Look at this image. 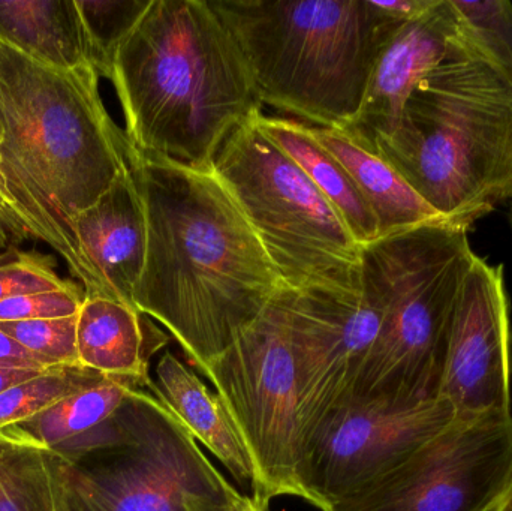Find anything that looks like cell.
<instances>
[{"mask_svg": "<svg viewBox=\"0 0 512 511\" xmlns=\"http://www.w3.org/2000/svg\"><path fill=\"white\" fill-rule=\"evenodd\" d=\"M147 224L141 314L203 372L285 287L236 201L210 170L129 146Z\"/></svg>", "mask_w": 512, "mask_h": 511, "instance_id": "6da1fadb", "label": "cell"}, {"mask_svg": "<svg viewBox=\"0 0 512 511\" xmlns=\"http://www.w3.org/2000/svg\"><path fill=\"white\" fill-rule=\"evenodd\" d=\"M93 65L57 71L0 41V167L42 243L87 297H102L75 219L129 167L125 131L111 119Z\"/></svg>", "mask_w": 512, "mask_h": 511, "instance_id": "7a4b0ae2", "label": "cell"}, {"mask_svg": "<svg viewBox=\"0 0 512 511\" xmlns=\"http://www.w3.org/2000/svg\"><path fill=\"white\" fill-rule=\"evenodd\" d=\"M137 152L210 170L225 141L262 113L248 62L209 0H150L110 62Z\"/></svg>", "mask_w": 512, "mask_h": 511, "instance_id": "3957f363", "label": "cell"}, {"mask_svg": "<svg viewBox=\"0 0 512 511\" xmlns=\"http://www.w3.org/2000/svg\"><path fill=\"white\" fill-rule=\"evenodd\" d=\"M376 153L447 221L472 228L512 201V65L463 21Z\"/></svg>", "mask_w": 512, "mask_h": 511, "instance_id": "277c9868", "label": "cell"}, {"mask_svg": "<svg viewBox=\"0 0 512 511\" xmlns=\"http://www.w3.org/2000/svg\"><path fill=\"white\" fill-rule=\"evenodd\" d=\"M251 69L262 105L318 128L358 116L373 68L403 26L378 0H209Z\"/></svg>", "mask_w": 512, "mask_h": 511, "instance_id": "5b68a950", "label": "cell"}, {"mask_svg": "<svg viewBox=\"0 0 512 511\" xmlns=\"http://www.w3.org/2000/svg\"><path fill=\"white\" fill-rule=\"evenodd\" d=\"M469 230L442 219L361 248V279L381 297L384 317L352 398L439 399L460 290L477 255Z\"/></svg>", "mask_w": 512, "mask_h": 511, "instance_id": "8992f818", "label": "cell"}, {"mask_svg": "<svg viewBox=\"0 0 512 511\" xmlns=\"http://www.w3.org/2000/svg\"><path fill=\"white\" fill-rule=\"evenodd\" d=\"M56 452L60 511H230L242 498L185 425L143 389Z\"/></svg>", "mask_w": 512, "mask_h": 511, "instance_id": "52a82bcc", "label": "cell"}, {"mask_svg": "<svg viewBox=\"0 0 512 511\" xmlns=\"http://www.w3.org/2000/svg\"><path fill=\"white\" fill-rule=\"evenodd\" d=\"M212 171L286 288L361 290V246L348 225L255 119L225 141Z\"/></svg>", "mask_w": 512, "mask_h": 511, "instance_id": "ba28073f", "label": "cell"}, {"mask_svg": "<svg viewBox=\"0 0 512 511\" xmlns=\"http://www.w3.org/2000/svg\"><path fill=\"white\" fill-rule=\"evenodd\" d=\"M201 374L215 387L251 456L256 503L267 509L283 495L307 501L301 483L300 387L288 288L279 290Z\"/></svg>", "mask_w": 512, "mask_h": 511, "instance_id": "9c48e42d", "label": "cell"}, {"mask_svg": "<svg viewBox=\"0 0 512 511\" xmlns=\"http://www.w3.org/2000/svg\"><path fill=\"white\" fill-rule=\"evenodd\" d=\"M512 477V413L454 417L330 511H493Z\"/></svg>", "mask_w": 512, "mask_h": 511, "instance_id": "30bf717a", "label": "cell"}, {"mask_svg": "<svg viewBox=\"0 0 512 511\" xmlns=\"http://www.w3.org/2000/svg\"><path fill=\"white\" fill-rule=\"evenodd\" d=\"M441 399L393 404L351 398L315 429L301 462L307 503L330 511L441 432L454 419Z\"/></svg>", "mask_w": 512, "mask_h": 511, "instance_id": "8fae6325", "label": "cell"}, {"mask_svg": "<svg viewBox=\"0 0 512 511\" xmlns=\"http://www.w3.org/2000/svg\"><path fill=\"white\" fill-rule=\"evenodd\" d=\"M361 290L288 288L300 387L303 452L325 417L354 395L364 362L384 317L381 297L363 281Z\"/></svg>", "mask_w": 512, "mask_h": 511, "instance_id": "7c38bea8", "label": "cell"}, {"mask_svg": "<svg viewBox=\"0 0 512 511\" xmlns=\"http://www.w3.org/2000/svg\"><path fill=\"white\" fill-rule=\"evenodd\" d=\"M511 374L504 266L475 255L460 290L439 399L459 419L511 414Z\"/></svg>", "mask_w": 512, "mask_h": 511, "instance_id": "4fadbf2b", "label": "cell"}, {"mask_svg": "<svg viewBox=\"0 0 512 511\" xmlns=\"http://www.w3.org/2000/svg\"><path fill=\"white\" fill-rule=\"evenodd\" d=\"M462 29L451 0H435L406 21L382 50L358 116L343 131L369 150L393 135L415 87L444 60Z\"/></svg>", "mask_w": 512, "mask_h": 511, "instance_id": "5bb4252c", "label": "cell"}, {"mask_svg": "<svg viewBox=\"0 0 512 511\" xmlns=\"http://www.w3.org/2000/svg\"><path fill=\"white\" fill-rule=\"evenodd\" d=\"M75 234L102 297L135 308V288L146 263L147 224L131 165L93 206L78 215Z\"/></svg>", "mask_w": 512, "mask_h": 511, "instance_id": "9a60e30c", "label": "cell"}, {"mask_svg": "<svg viewBox=\"0 0 512 511\" xmlns=\"http://www.w3.org/2000/svg\"><path fill=\"white\" fill-rule=\"evenodd\" d=\"M150 392L185 425L240 486L254 489L255 468L230 414L201 378L174 354L165 353L155 368Z\"/></svg>", "mask_w": 512, "mask_h": 511, "instance_id": "2e32d148", "label": "cell"}, {"mask_svg": "<svg viewBox=\"0 0 512 511\" xmlns=\"http://www.w3.org/2000/svg\"><path fill=\"white\" fill-rule=\"evenodd\" d=\"M146 315L107 297H84L77 317L81 368L150 389V357L158 350L147 333Z\"/></svg>", "mask_w": 512, "mask_h": 511, "instance_id": "e0dca14e", "label": "cell"}, {"mask_svg": "<svg viewBox=\"0 0 512 511\" xmlns=\"http://www.w3.org/2000/svg\"><path fill=\"white\" fill-rule=\"evenodd\" d=\"M0 41L45 68L95 66L77 0H0Z\"/></svg>", "mask_w": 512, "mask_h": 511, "instance_id": "ac0fdd59", "label": "cell"}, {"mask_svg": "<svg viewBox=\"0 0 512 511\" xmlns=\"http://www.w3.org/2000/svg\"><path fill=\"white\" fill-rule=\"evenodd\" d=\"M310 131L339 159L366 198L378 219L379 237L444 219L396 168L361 146L348 132L318 126H310Z\"/></svg>", "mask_w": 512, "mask_h": 511, "instance_id": "d6986e66", "label": "cell"}, {"mask_svg": "<svg viewBox=\"0 0 512 511\" xmlns=\"http://www.w3.org/2000/svg\"><path fill=\"white\" fill-rule=\"evenodd\" d=\"M255 123L333 204L361 248L379 239L378 219L366 198L339 159L316 140L309 125L262 113Z\"/></svg>", "mask_w": 512, "mask_h": 511, "instance_id": "ffe728a7", "label": "cell"}, {"mask_svg": "<svg viewBox=\"0 0 512 511\" xmlns=\"http://www.w3.org/2000/svg\"><path fill=\"white\" fill-rule=\"evenodd\" d=\"M137 389L134 384L105 377L66 396L38 416L0 432L23 446L56 452L110 420Z\"/></svg>", "mask_w": 512, "mask_h": 511, "instance_id": "44dd1931", "label": "cell"}, {"mask_svg": "<svg viewBox=\"0 0 512 511\" xmlns=\"http://www.w3.org/2000/svg\"><path fill=\"white\" fill-rule=\"evenodd\" d=\"M62 456L15 446L0 453V511H60Z\"/></svg>", "mask_w": 512, "mask_h": 511, "instance_id": "7402d4cb", "label": "cell"}, {"mask_svg": "<svg viewBox=\"0 0 512 511\" xmlns=\"http://www.w3.org/2000/svg\"><path fill=\"white\" fill-rule=\"evenodd\" d=\"M84 368H53L0 393V431L26 422L72 393L104 380Z\"/></svg>", "mask_w": 512, "mask_h": 511, "instance_id": "603a6c76", "label": "cell"}, {"mask_svg": "<svg viewBox=\"0 0 512 511\" xmlns=\"http://www.w3.org/2000/svg\"><path fill=\"white\" fill-rule=\"evenodd\" d=\"M150 0H77L93 50V63L101 77H108L111 57L128 35Z\"/></svg>", "mask_w": 512, "mask_h": 511, "instance_id": "cb8c5ba5", "label": "cell"}, {"mask_svg": "<svg viewBox=\"0 0 512 511\" xmlns=\"http://www.w3.org/2000/svg\"><path fill=\"white\" fill-rule=\"evenodd\" d=\"M77 317L0 323V330L53 365L81 368L77 353Z\"/></svg>", "mask_w": 512, "mask_h": 511, "instance_id": "d4e9b609", "label": "cell"}, {"mask_svg": "<svg viewBox=\"0 0 512 511\" xmlns=\"http://www.w3.org/2000/svg\"><path fill=\"white\" fill-rule=\"evenodd\" d=\"M56 272V263L48 255L35 252H8L0 255V302L26 294L44 293L68 287Z\"/></svg>", "mask_w": 512, "mask_h": 511, "instance_id": "484cf974", "label": "cell"}, {"mask_svg": "<svg viewBox=\"0 0 512 511\" xmlns=\"http://www.w3.org/2000/svg\"><path fill=\"white\" fill-rule=\"evenodd\" d=\"M466 26L512 65V3L508 0H451Z\"/></svg>", "mask_w": 512, "mask_h": 511, "instance_id": "4316f807", "label": "cell"}, {"mask_svg": "<svg viewBox=\"0 0 512 511\" xmlns=\"http://www.w3.org/2000/svg\"><path fill=\"white\" fill-rule=\"evenodd\" d=\"M84 288L74 281L60 290L26 294L0 302V323L74 317L83 305Z\"/></svg>", "mask_w": 512, "mask_h": 511, "instance_id": "83f0119b", "label": "cell"}, {"mask_svg": "<svg viewBox=\"0 0 512 511\" xmlns=\"http://www.w3.org/2000/svg\"><path fill=\"white\" fill-rule=\"evenodd\" d=\"M27 240H39V233L9 191L0 167V255L17 251Z\"/></svg>", "mask_w": 512, "mask_h": 511, "instance_id": "f1b7e54d", "label": "cell"}, {"mask_svg": "<svg viewBox=\"0 0 512 511\" xmlns=\"http://www.w3.org/2000/svg\"><path fill=\"white\" fill-rule=\"evenodd\" d=\"M0 368L51 369L62 368L30 353L11 336L0 330Z\"/></svg>", "mask_w": 512, "mask_h": 511, "instance_id": "f546056e", "label": "cell"}, {"mask_svg": "<svg viewBox=\"0 0 512 511\" xmlns=\"http://www.w3.org/2000/svg\"><path fill=\"white\" fill-rule=\"evenodd\" d=\"M45 371H48V369L0 368V393L5 392L9 387H14L17 386V384L23 383V381L30 380V378L36 377V375L42 374V372Z\"/></svg>", "mask_w": 512, "mask_h": 511, "instance_id": "4dcf8cb0", "label": "cell"}, {"mask_svg": "<svg viewBox=\"0 0 512 511\" xmlns=\"http://www.w3.org/2000/svg\"><path fill=\"white\" fill-rule=\"evenodd\" d=\"M230 511H267V509L259 506L254 498L242 495V498L237 501L236 506H234Z\"/></svg>", "mask_w": 512, "mask_h": 511, "instance_id": "1f68e13d", "label": "cell"}, {"mask_svg": "<svg viewBox=\"0 0 512 511\" xmlns=\"http://www.w3.org/2000/svg\"><path fill=\"white\" fill-rule=\"evenodd\" d=\"M493 511H512V477L507 489H505L504 495L499 500L498 506Z\"/></svg>", "mask_w": 512, "mask_h": 511, "instance_id": "d6a6232c", "label": "cell"}, {"mask_svg": "<svg viewBox=\"0 0 512 511\" xmlns=\"http://www.w3.org/2000/svg\"><path fill=\"white\" fill-rule=\"evenodd\" d=\"M15 446H23V444L18 443V441L12 440V438L6 437L3 432H0V453L5 452V450L11 449V447Z\"/></svg>", "mask_w": 512, "mask_h": 511, "instance_id": "836d02e7", "label": "cell"}, {"mask_svg": "<svg viewBox=\"0 0 512 511\" xmlns=\"http://www.w3.org/2000/svg\"><path fill=\"white\" fill-rule=\"evenodd\" d=\"M510 225H511V231H512V206L510 210Z\"/></svg>", "mask_w": 512, "mask_h": 511, "instance_id": "e575fe53", "label": "cell"}, {"mask_svg": "<svg viewBox=\"0 0 512 511\" xmlns=\"http://www.w3.org/2000/svg\"><path fill=\"white\" fill-rule=\"evenodd\" d=\"M0 138H2V119H0Z\"/></svg>", "mask_w": 512, "mask_h": 511, "instance_id": "d590c367", "label": "cell"}]
</instances>
